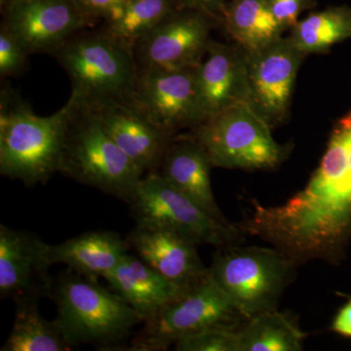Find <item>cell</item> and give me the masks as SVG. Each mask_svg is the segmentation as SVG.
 <instances>
[{
	"instance_id": "cell-27",
	"label": "cell",
	"mask_w": 351,
	"mask_h": 351,
	"mask_svg": "<svg viewBox=\"0 0 351 351\" xmlns=\"http://www.w3.org/2000/svg\"><path fill=\"white\" fill-rule=\"evenodd\" d=\"M76 3L94 21L103 19L107 25L121 18L129 0H75Z\"/></svg>"
},
{
	"instance_id": "cell-6",
	"label": "cell",
	"mask_w": 351,
	"mask_h": 351,
	"mask_svg": "<svg viewBox=\"0 0 351 351\" xmlns=\"http://www.w3.org/2000/svg\"><path fill=\"white\" fill-rule=\"evenodd\" d=\"M270 129L250 104L241 103L208 117L193 137L213 167L271 170L282 162L285 151Z\"/></svg>"
},
{
	"instance_id": "cell-19",
	"label": "cell",
	"mask_w": 351,
	"mask_h": 351,
	"mask_svg": "<svg viewBox=\"0 0 351 351\" xmlns=\"http://www.w3.org/2000/svg\"><path fill=\"white\" fill-rule=\"evenodd\" d=\"M128 242L119 233L95 230L52 245L51 258L88 278H107L128 254Z\"/></svg>"
},
{
	"instance_id": "cell-25",
	"label": "cell",
	"mask_w": 351,
	"mask_h": 351,
	"mask_svg": "<svg viewBox=\"0 0 351 351\" xmlns=\"http://www.w3.org/2000/svg\"><path fill=\"white\" fill-rule=\"evenodd\" d=\"M178 351H239L237 330L211 328L184 337L175 343Z\"/></svg>"
},
{
	"instance_id": "cell-3",
	"label": "cell",
	"mask_w": 351,
	"mask_h": 351,
	"mask_svg": "<svg viewBox=\"0 0 351 351\" xmlns=\"http://www.w3.org/2000/svg\"><path fill=\"white\" fill-rule=\"evenodd\" d=\"M52 298L57 304L55 322L71 348L93 345L117 350L143 323L117 293L75 271L60 277Z\"/></svg>"
},
{
	"instance_id": "cell-8",
	"label": "cell",
	"mask_w": 351,
	"mask_h": 351,
	"mask_svg": "<svg viewBox=\"0 0 351 351\" xmlns=\"http://www.w3.org/2000/svg\"><path fill=\"white\" fill-rule=\"evenodd\" d=\"M242 319L245 318L239 309L208 274L143 323L144 328L127 350H165L184 337L211 328L237 329Z\"/></svg>"
},
{
	"instance_id": "cell-14",
	"label": "cell",
	"mask_w": 351,
	"mask_h": 351,
	"mask_svg": "<svg viewBox=\"0 0 351 351\" xmlns=\"http://www.w3.org/2000/svg\"><path fill=\"white\" fill-rule=\"evenodd\" d=\"M196 84L206 119L239 104H249L246 53L237 44L211 41L196 66Z\"/></svg>"
},
{
	"instance_id": "cell-16",
	"label": "cell",
	"mask_w": 351,
	"mask_h": 351,
	"mask_svg": "<svg viewBox=\"0 0 351 351\" xmlns=\"http://www.w3.org/2000/svg\"><path fill=\"white\" fill-rule=\"evenodd\" d=\"M126 240L138 257L182 287L188 288L209 274L198 255V245L180 233L137 225Z\"/></svg>"
},
{
	"instance_id": "cell-24",
	"label": "cell",
	"mask_w": 351,
	"mask_h": 351,
	"mask_svg": "<svg viewBox=\"0 0 351 351\" xmlns=\"http://www.w3.org/2000/svg\"><path fill=\"white\" fill-rule=\"evenodd\" d=\"M180 0H129L121 18L106 27L131 47L176 9Z\"/></svg>"
},
{
	"instance_id": "cell-23",
	"label": "cell",
	"mask_w": 351,
	"mask_h": 351,
	"mask_svg": "<svg viewBox=\"0 0 351 351\" xmlns=\"http://www.w3.org/2000/svg\"><path fill=\"white\" fill-rule=\"evenodd\" d=\"M12 330L1 351H66L71 350L56 322L39 313L36 300L16 302Z\"/></svg>"
},
{
	"instance_id": "cell-5",
	"label": "cell",
	"mask_w": 351,
	"mask_h": 351,
	"mask_svg": "<svg viewBox=\"0 0 351 351\" xmlns=\"http://www.w3.org/2000/svg\"><path fill=\"white\" fill-rule=\"evenodd\" d=\"M223 247L209 274L245 319L276 309L295 265L276 248Z\"/></svg>"
},
{
	"instance_id": "cell-12",
	"label": "cell",
	"mask_w": 351,
	"mask_h": 351,
	"mask_svg": "<svg viewBox=\"0 0 351 351\" xmlns=\"http://www.w3.org/2000/svg\"><path fill=\"white\" fill-rule=\"evenodd\" d=\"M246 55L249 104L270 126H276L287 117L298 71L306 56L289 38Z\"/></svg>"
},
{
	"instance_id": "cell-7",
	"label": "cell",
	"mask_w": 351,
	"mask_h": 351,
	"mask_svg": "<svg viewBox=\"0 0 351 351\" xmlns=\"http://www.w3.org/2000/svg\"><path fill=\"white\" fill-rule=\"evenodd\" d=\"M127 203L138 226L172 230L198 246L207 244L223 248L241 237L237 226L210 216L158 172L143 176Z\"/></svg>"
},
{
	"instance_id": "cell-2",
	"label": "cell",
	"mask_w": 351,
	"mask_h": 351,
	"mask_svg": "<svg viewBox=\"0 0 351 351\" xmlns=\"http://www.w3.org/2000/svg\"><path fill=\"white\" fill-rule=\"evenodd\" d=\"M69 108L68 101L54 114L39 117L12 90H2L0 174L36 186L59 173Z\"/></svg>"
},
{
	"instance_id": "cell-31",
	"label": "cell",
	"mask_w": 351,
	"mask_h": 351,
	"mask_svg": "<svg viewBox=\"0 0 351 351\" xmlns=\"http://www.w3.org/2000/svg\"><path fill=\"white\" fill-rule=\"evenodd\" d=\"M9 1H10V0H0V6H1V10H3V9L5 8V6L7 4H8Z\"/></svg>"
},
{
	"instance_id": "cell-1",
	"label": "cell",
	"mask_w": 351,
	"mask_h": 351,
	"mask_svg": "<svg viewBox=\"0 0 351 351\" xmlns=\"http://www.w3.org/2000/svg\"><path fill=\"white\" fill-rule=\"evenodd\" d=\"M68 73L71 100L89 108L130 101L138 78L133 48L105 27L77 32L54 53Z\"/></svg>"
},
{
	"instance_id": "cell-22",
	"label": "cell",
	"mask_w": 351,
	"mask_h": 351,
	"mask_svg": "<svg viewBox=\"0 0 351 351\" xmlns=\"http://www.w3.org/2000/svg\"><path fill=\"white\" fill-rule=\"evenodd\" d=\"M304 338L294 320L277 309L247 319L237 330L239 351H301Z\"/></svg>"
},
{
	"instance_id": "cell-28",
	"label": "cell",
	"mask_w": 351,
	"mask_h": 351,
	"mask_svg": "<svg viewBox=\"0 0 351 351\" xmlns=\"http://www.w3.org/2000/svg\"><path fill=\"white\" fill-rule=\"evenodd\" d=\"M272 14L284 29H292L304 11L314 6L313 0H267Z\"/></svg>"
},
{
	"instance_id": "cell-15",
	"label": "cell",
	"mask_w": 351,
	"mask_h": 351,
	"mask_svg": "<svg viewBox=\"0 0 351 351\" xmlns=\"http://www.w3.org/2000/svg\"><path fill=\"white\" fill-rule=\"evenodd\" d=\"M90 110L96 112L110 137L144 175L158 172L166 149L176 136L156 126L131 101Z\"/></svg>"
},
{
	"instance_id": "cell-30",
	"label": "cell",
	"mask_w": 351,
	"mask_h": 351,
	"mask_svg": "<svg viewBox=\"0 0 351 351\" xmlns=\"http://www.w3.org/2000/svg\"><path fill=\"white\" fill-rule=\"evenodd\" d=\"M182 5L195 7V8L204 10L205 12L210 11L223 10L226 5V0H180Z\"/></svg>"
},
{
	"instance_id": "cell-11",
	"label": "cell",
	"mask_w": 351,
	"mask_h": 351,
	"mask_svg": "<svg viewBox=\"0 0 351 351\" xmlns=\"http://www.w3.org/2000/svg\"><path fill=\"white\" fill-rule=\"evenodd\" d=\"M1 25L29 54H53L69 38L93 25L75 0H10Z\"/></svg>"
},
{
	"instance_id": "cell-29",
	"label": "cell",
	"mask_w": 351,
	"mask_h": 351,
	"mask_svg": "<svg viewBox=\"0 0 351 351\" xmlns=\"http://www.w3.org/2000/svg\"><path fill=\"white\" fill-rule=\"evenodd\" d=\"M332 331L341 336L351 338V299L348 300L345 306L335 316L332 323Z\"/></svg>"
},
{
	"instance_id": "cell-10",
	"label": "cell",
	"mask_w": 351,
	"mask_h": 351,
	"mask_svg": "<svg viewBox=\"0 0 351 351\" xmlns=\"http://www.w3.org/2000/svg\"><path fill=\"white\" fill-rule=\"evenodd\" d=\"M130 101L172 136L182 129H195L206 119L198 97L196 66L140 71Z\"/></svg>"
},
{
	"instance_id": "cell-20",
	"label": "cell",
	"mask_w": 351,
	"mask_h": 351,
	"mask_svg": "<svg viewBox=\"0 0 351 351\" xmlns=\"http://www.w3.org/2000/svg\"><path fill=\"white\" fill-rule=\"evenodd\" d=\"M221 13L226 31L247 54L276 43L285 31L270 10L267 0H232Z\"/></svg>"
},
{
	"instance_id": "cell-4",
	"label": "cell",
	"mask_w": 351,
	"mask_h": 351,
	"mask_svg": "<svg viewBox=\"0 0 351 351\" xmlns=\"http://www.w3.org/2000/svg\"><path fill=\"white\" fill-rule=\"evenodd\" d=\"M59 173L128 202L144 176L106 130L98 115L69 99Z\"/></svg>"
},
{
	"instance_id": "cell-13",
	"label": "cell",
	"mask_w": 351,
	"mask_h": 351,
	"mask_svg": "<svg viewBox=\"0 0 351 351\" xmlns=\"http://www.w3.org/2000/svg\"><path fill=\"white\" fill-rule=\"evenodd\" d=\"M52 245L36 234L0 225V295L13 301L52 298Z\"/></svg>"
},
{
	"instance_id": "cell-18",
	"label": "cell",
	"mask_w": 351,
	"mask_h": 351,
	"mask_svg": "<svg viewBox=\"0 0 351 351\" xmlns=\"http://www.w3.org/2000/svg\"><path fill=\"white\" fill-rule=\"evenodd\" d=\"M106 280L141 316L143 323L154 318L189 288L172 282L142 258L129 254Z\"/></svg>"
},
{
	"instance_id": "cell-21",
	"label": "cell",
	"mask_w": 351,
	"mask_h": 351,
	"mask_svg": "<svg viewBox=\"0 0 351 351\" xmlns=\"http://www.w3.org/2000/svg\"><path fill=\"white\" fill-rule=\"evenodd\" d=\"M289 39L304 56L327 53L335 44L351 39V7L331 6L309 14L292 27Z\"/></svg>"
},
{
	"instance_id": "cell-26",
	"label": "cell",
	"mask_w": 351,
	"mask_h": 351,
	"mask_svg": "<svg viewBox=\"0 0 351 351\" xmlns=\"http://www.w3.org/2000/svg\"><path fill=\"white\" fill-rule=\"evenodd\" d=\"M29 53L6 27H0V75L12 76L22 73Z\"/></svg>"
},
{
	"instance_id": "cell-9",
	"label": "cell",
	"mask_w": 351,
	"mask_h": 351,
	"mask_svg": "<svg viewBox=\"0 0 351 351\" xmlns=\"http://www.w3.org/2000/svg\"><path fill=\"white\" fill-rule=\"evenodd\" d=\"M195 7L182 5L133 45L138 73L195 68L211 43V24Z\"/></svg>"
},
{
	"instance_id": "cell-17",
	"label": "cell",
	"mask_w": 351,
	"mask_h": 351,
	"mask_svg": "<svg viewBox=\"0 0 351 351\" xmlns=\"http://www.w3.org/2000/svg\"><path fill=\"white\" fill-rule=\"evenodd\" d=\"M212 167L206 152L193 136L175 137L166 149L158 173L210 216L230 223L215 199L210 179Z\"/></svg>"
}]
</instances>
